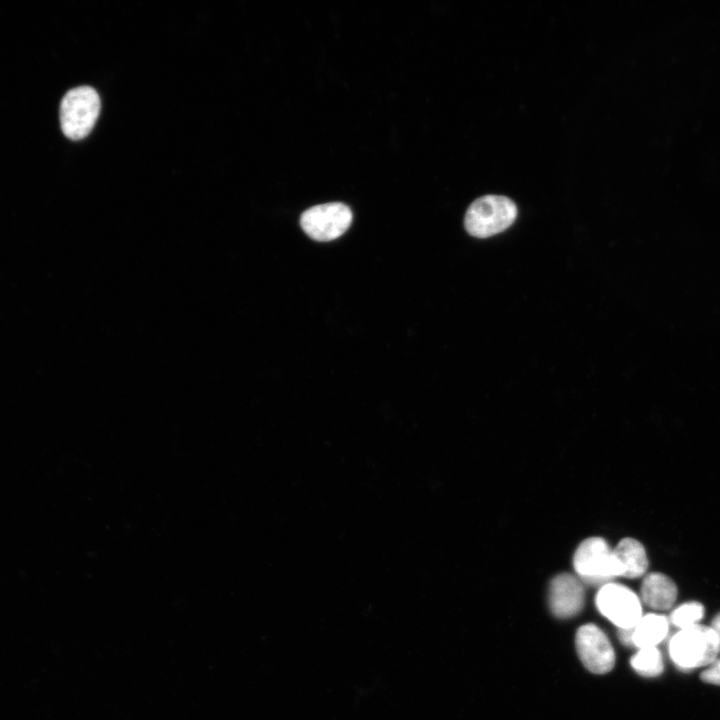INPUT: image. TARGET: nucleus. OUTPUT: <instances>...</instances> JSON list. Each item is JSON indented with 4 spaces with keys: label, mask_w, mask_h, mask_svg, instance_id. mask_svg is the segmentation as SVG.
Listing matches in <instances>:
<instances>
[{
    "label": "nucleus",
    "mask_w": 720,
    "mask_h": 720,
    "mask_svg": "<svg viewBox=\"0 0 720 720\" xmlns=\"http://www.w3.org/2000/svg\"><path fill=\"white\" fill-rule=\"evenodd\" d=\"M668 651L675 666L682 671L708 666L720 653L713 629L700 624L674 634L669 641Z\"/></svg>",
    "instance_id": "1"
},
{
    "label": "nucleus",
    "mask_w": 720,
    "mask_h": 720,
    "mask_svg": "<svg viewBox=\"0 0 720 720\" xmlns=\"http://www.w3.org/2000/svg\"><path fill=\"white\" fill-rule=\"evenodd\" d=\"M517 217L515 203L505 196L485 195L476 199L465 214L467 232L487 238L506 230Z\"/></svg>",
    "instance_id": "2"
},
{
    "label": "nucleus",
    "mask_w": 720,
    "mask_h": 720,
    "mask_svg": "<svg viewBox=\"0 0 720 720\" xmlns=\"http://www.w3.org/2000/svg\"><path fill=\"white\" fill-rule=\"evenodd\" d=\"M99 112L100 98L92 87L80 86L69 90L60 104L62 132L69 139H83L94 127Z\"/></svg>",
    "instance_id": "3"
},
{
    "label": "nucleus",
    "mask_w": 720,
    "mask_h": 720,
    "mask_svg": "<svg viewBox=\"0 0 720 720\" xmlns=\"http://www.w3.org/2000/svg\"><path fill=\"white\" fill-rule=\"evenodd\" d=\"M573 565L577 574L588 583H603L624 573L613 550L600 537L588 538L578 546Z\"/></svg>",
    "instance_id": "4"
},
{
    "label": "nucleus",
    "mask_w": 720,
    "mask_h": 720,
    "mask_svg": "<svg viewBox=\"0 0 720 720\" xmlns=\"http://www.w3.org/2000/svg\"><path fill=\"white\" fill-rule=\"evenodd\" d=\"M352 222L350 208L341 202L310 207L300 217L303 231L316 241H331L342 236Z\"/></svg>",
    "instance_id": "5"
},
{
    "label": "nucleus",
    "mask_w": 720,
    "mask_h": 720,
    "mask_svg": "<svg viewBox=\"0 0 720 720\" xmlns=\"http://www.w3.org/2000/svg\"><path fill=\"white\" fill-rule=\"evenodd\" d=\"M596 605L619 629L633 628L643 615L640 598L621 584H604L597 593Z\"/></svg>",
    "instance_id": "6"
},
{
    "label": "nucleus",
    "mask_w": 720,
    "mask_h": 720,
    "mask_svg": "<svg viewBox=\"0 0 720 720\" xmlns=\"http://www.w3.org/2000/svg\"><path fill=\"white\" fill-rule=\"evenodd\" d=\"M576 650L582 664L592 673L604 674L615 664V652L605 633L595 624H585L576 633Z\"/></svg>",
    "instance_id": "7"
},
{
    "label": "nucleus",
    "mask_w": 720,
    "mask_h": 720,
    "mask_svg": "<svg viewBox=\"0 0 720 720\" xmlns=\"http://www.w3.org/2000/svg\"><path fill=\"white\" fill-rule=\"evenodd\" d=\"M549 606L558 618L578 614L584 606V588L575 576L562 573L555 576L549 587Z\"/></svg>",
    "instance_id": "8"
},
{
    "label": "nucleus",
    "mask_w": 720,
    "mask_h": 720,
    "mask_svg": "<svg viewBox=\"0 0 720 720\" xmlns=\"http://www.w3.org/2000/svg\"><path fill=\"white\" fill-rule=\"evenodd\" d=\"M677 587L667 575L652 572L647 574L641 584V599L652 609H670L677 598Z\"/></svg>",
    "instance_id": "9"
},
{
    "label": "nucleus",
    "mask_w": 720,
    "mask_h": 720,
    "mask_svg": "<svg viewBox=\"0 0 720 720\" xmlns=\"http://www.w3.org/2000/svg\"><path fill=\"white\" fill-rule=\"evenodd\" d=\"M669 620L661 614L648 613L642 615L632 628L633 646L640 648L656 647L666 637Z\"/></svg>",
    "instance_id": "10"
},
{
    "label": "nucleus",
    "mask_w": 720,
    "mask_h": 720,
    "mask_svg": "<svg viewBox=\"0 0 720 720\" xmlns=\"http://www.w3.org/2000/svg\"><path fill=\"white\" fill-rule=\"evenodd\" d=\"M613 552L623 567V577L638 578L645 574L648 568V559L645 548L639 541L633 538H624Z\"/></svg>",
    "instance_id": "11"
},
{
    "label": "nucleus",
    "mask_w": 720,
    "mask_h": 720,
    "mask_svg": "<svg viewBox=\"0 0 720 720\" xmlns=\"http://www.w3.org/2000/svg\"><path fill=\"white\" fill-rule=\"evenodd\" d=\"M630 663L634 671L643 677H656L664 669L663 657L657 647L638 649Z\"/></svg>",
    "instance_id": "12"
},
{
    "label": "nucleus",
    "mask_w": 720,
    "mask_h": 720,
    "mask_svg": "<svg viewBox=\"0 0 720 720\" xmlns=\"http://www.w3.org/2000/svg\"><path fill=\"white\" fill-rule=\"evenodd\" d=\"M704 616V606L696 601L683 603L670 615L671 623L679 630L695 626Z\"/></svg>",
    "instance_id": "13"
},
{
    "label": "nucleus",
    "mask_w": 720,
    "mask_h": 720,
    "mask_svg": "<svg viewBox=\"0 0 720 720\" xmlns=\"http://www.w3.org/2000/svg\"><path fill=\"white\" fill-rule=\"evenodd\" d=\"M700 678L703 682L713 685H720V659L716 658L701 673Z\"/></svg>",
    "instance_id": "14"
},
{
    "label": "nucleus",
    "mask_w": 720,
    "mask_h": 720,
    "mask_svg": "<svg viewBox=\"0 0 720 720\" xmlns=\"http://www.w3.org/2000/svg\"><path fill=\"white\" fill-rule=\"evenodd\" d=\"M619 639L624 645L633 646L632 628L631 629H619Z\"/></svg>",
    "instance_id": "15"
},
{
    "label": "nucleus",
    "mask_w": 720,
    "mask_h": 720,
    "mask_svg": "<svg viewBox=\"0 0 720 720\" xmlns=\"http://www.w3.org/2000/svg\"><path fill=\"white\" fill-rule=\"evenodd\" d=\"M710 627L713 629V631L716 634L718 645H719V652H720V613H718L712 620Z\"/></svg>",
    "instance_id": "16"
}]
</instances>
